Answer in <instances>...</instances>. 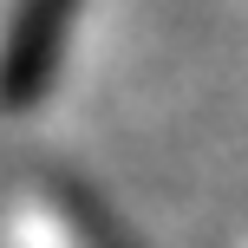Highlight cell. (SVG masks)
<instances>
[{
  "label": "cell",
  "instance_id": "1",
  "mask_svg": "<svg viewBox=\"0 0 248 248\" xmlns=\"http://www.w3.org/2000/svg\"><path fill=\"white\" fill-rule=\"evenodd\" d=\"M78 7L85 0H13L0 26V111H33L52 98L59 65L72 52Z\"/></svg>",
  "mask_w": 248,
  "mask_h": 248
}]
</instances>
